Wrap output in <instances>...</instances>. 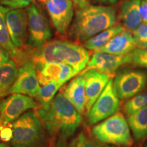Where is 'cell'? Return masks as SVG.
I'll return each mask as SVG.
<instances>
[{
  "mask_svg": "<svg viewBox=\"0 0 147 147\" xmlns=\"http://www.w3.org/2000/svg\"><path fill=\"white\" fill-rule=\"evenodd\" d=\"M132 34L137 42V47L140 45L147 44V23H140L134 30Z\"/></svg>",
  "mask_w": 147,
  "mask_h": 147,
  "instance_id": "obj_27",
  "label": "cell"
},
{
  "mask_svg": "<svg viewBox=\"0 0 147 147\" xmlns=\"http://www.w3.org/2000/svg\"><path fill=\"white\" fill-rule=\"evenodd\" d=\"M115 9L105 5H88L76 10L69 30L74 41L84 42L117 22Z\"/></svg>",
  "mask_w": 147,
  "mask_h": 147,
  "instance_id": "obj_3",
  "label": "cell"
},
{
  "mask_svg": "<svg viewBox=\"0 0 147 147\" xmlns=\"http://www.w3.org/2000/svg\"><path fill=\"white\" fill-rule=\"evenodd\" d=\"M13 147H47L45 128L37 113L26 112L12 124Z\"/></svg>",
  "mask_w": 147,
  "mask_h": 147,
  "instance_id": "obj_4",
  "label": "cell"
},
{
  "mask_svg": "<svg viewBox=\"0 0 147 147\" xmlns=\"http://www.w3.org/2000/svg\"><path fill=\"white\" fill-rule=\"evenodd\" d=\"M0 147H10V146L7 144H5V143H1V144H0Z\"/></svg>",
  "mask_w": 147,
  "mask_h": 147,
  "instance_id": "obj_35",
  "label": "cell"
},
{
  "mask_svg": "<svg viewBox=\"0 0 147 147\" xmlns=\"http://www.w3.org/2000/svg\"><path fill=\"white\" fill-rule=\"evenodd\" d=\"M137 48H139V49H142V50H144V51H146V52H147V44H144V45H138V47H137Z\"/></svg>",
  "mask_w": 147,
  "mask_h": 147,
  "instance_id": "obj_34",
  "label": "cell"
},
{
  "mask_svg": "<svg viewBox=\"0 0 147 147\" xmlns=\"http://www.w3.org/2000/svg\"><path fill=\"white\" fill-rule=\"evenodd\" d=\"M28 18V45L32 48L45 45L52 37L49 24L45 14L36 4L27 6Z\"/></svg>",
  "mask_w": 147,
  "mask_h": 147,
  "instance_id": "obj_9",
  "label": "cell"
},
{
  "mask_svg": "<svg viewBox=\"0 0 147 147\" xmlns=\"http://www.w3.org/2000/svg\"><path fill=\"white\" fill-rule=\"evenodd\" d=\"M18 69L14 61L9 60L0 67V98L7 96L17 77Z\"/></svg>",
  "mask_w": 147,
  "mask_h": 147,
  "instance_id": "obj_20",
  "label": "cell"
},
{
  "mask_svg": "<svg viewBox=\"0 0 147 147\" xmlns=\"http://www.w3.org/2000/svg\"><path fill=\"white\" fill-rule=\"evenodd\" d=\"M146 147H147V145H146Z\"/></svg>",
  "mask_w": 147,
  "mask_h": 147,
  "instance_id": "obj_37",
  "label": "cell"
},
{
  "mask_svg": "<svg viewBox=\"0 0 147 147\" xmlns=\"http://www.w3.org/2000/svg\"><path fill=\"white\" fill-rule=\"evenodd\" d=\"M100 142H97L81 132L71 141L69 147H113Z\"/></svg>",
  "mask_w": 147,
  "mask_h": 147,
  "instance_id": "obj_25",
  "label": "cell"
},
{
  "mask_svg": "<svg viewBox=\"0 0 147 147\" xmlns=\"http://www.w3.org/2000/svg\"><path fill=\"white\" fill-rule=\"evenodd\" d=\"M140 12L141 16L143 22L147 23V1L144 0L141 2L140 5Z\"/></svg>",
  "mask_w": 147,
  "mask_h": 147,
  "instance_id": "obj_31",
  "label": "cell"
},
{
  "mask_svg": "<svg viewBox=\"0 0 147 147\" xmlns=\"http://www.w3.org/2000/svg\"><path fill=\"white\" fill-rule=\"evenodd\" d=\"M123 30H124L123 27L121 25H116L110 27L84 42V47L88 50L96 51L105 46L113 37Z\"/></svg>",
  "mask_w": 147,
  "mask_h": 147,
  "instance_id": "obj_22",
  "label": "cell"
},
{
  "mask_svg": "<svg viewBox=\"0 0 147 147\" xmlns=\"http://www.w3.org/2000/svg\"><path fill=\"white\" fill-rule=\"evenodd\" d=\"M34 49L29 51V57L34 63H65L72 67L77 74L87 67L90 60L86 48L68 41L47 42Z\"/></svg>",
  "mask_w": 147,
  "mask_h": 147,
  "instance_id": "obj_2",
  "label": "cell"
},
{
  "mask_svg": "<svg viewBox=\"0 0 147 147\" xmlns=\"http://www.w3.org/2000/svg\"><path fill=\"white\" fill-rule=\"evenodd\" d=\"M141 0H125L122 3L119 17L127 30L133 31L142 23Z\"/></svg>",
  "mask_w": 147,
  "mask_h": 147,
  "instance_id": "obj_19",
  "label": "cell"
},
{
  "mask_svg": "<svg viewBox=\"0 0 147 147\" xmlns=\"http://www.w3.org/2000/svg\"><path fill=\"white\" fill-rule=\"evenodd\" d=\"M82 75L84 78L85 111L87 113L114 75L93 68L86 69Z\"/></svg>",
  "mask_w": 147,
  "mask_h": 147,
  "instance_id": "obj_12",
  "label": "cell"
},
{
  "mask_svg": "<svg viewBox=\"0 0 147 147\" xmlns=\"http://www.w3.org/2000/svg\"><path fill=\"white\" fill-rule=\"evenodd\" d=\"M9 10L8 8L0 5V46L10 53V57L14 59L15 63L23 65L29 59V57L18 51V48L11 40L5 21V15Z\"/></svg>",
  "mask_w": 147,
  "mask_h": 147,
  "instance_id": "obj_18",
  "label": "cell"
},
{
  "mask_svg": "<svg viewBox=\"0 0 147 147\" xmlns=\"http://www.w3.org/2000/svg\"><path fill=\"white\" fill-rule=\"evenodd\" d=\"M127 122L134 139L141 141L147 137V106L127 116Z\"/></svg>",
  "mask_w": 147,
  "mask_h": 147,
  "instance_id": "obj_21",
  "label": "cell"
},
{
  "mask_svg": "<svg viewBox=\"0 0 147 147\" xmlns=\"http://www.w3.org/2000/svg\"><path fill=\"white\" fill-rule=\"evenodd\" d=\"M72 2L79 7V8H83L89 5L90 0H71Z\"/></svg>",
  "mask_w": 147,
  "mask_h": 147,
  "instance_id": "obj_32",
  "label": "cell"
},
{
  "mask_svg": "<svg viewBox=\"0 0 147 147\" xmlns=\"http://www.w3.org/2000/svg\"><path fill=\"white\" fill-rule=\"evenodd\" d=\"M40 84L37 76V71L34 61L29 57L18 69L17 77L11 87V94L19 93L36 97L40 90Z\"/></svg>",
  "mask_w": 147,
  "mask_h": 147,
  "instance_id": "obj_10",
  "label": "cell"
},
{
  "mask_svg": "<svg viewBox=\"0 0 147 147\" xmlns=\"http://www.w3.org/2000/svg\"><path fill=\"white\" fill-rule=\"evenodd\" d=\"M119 0H93V2L100 3V4H104V5H110L113 4L118 1Z\"/></svg>",
  "mask_w": 147,
  "mask_h": 147,
  "instance_id": "obj_33",
  "label": "cell"
},
{
  "mask_svg": "<svg viewBox=\"0 0 147 147\" xmlns=\"http://www.w3.org/2000/svg\"><path fill=\"white\" fill-rule=\"evenodd\" d=\"M12 136H13V132L12 127H5L0 131V139L5 142L10 141Z\"/></svg>",
  "mask_w": 147,
  "mask_h": 147,
  "instance_id": "obj_29",
  "label": "cell"
},
{
  "mask_svg": "<svg viewBox=\"0 0 147 147\" xmlns=\"http://www.w3.org/2000/svg\"><path fill=\"white\" fill-rule=\"evenodd\" d=\"M34 0H0V4L7 8L16 9L29 6Z\"/></svg>",
  "mask_w": 147,
  "mask_h": 147,
  "instance_id": "obj_28",
  "label": "cell"
},
{
  "mask_svg": "<svg viewBox=\"0 0 147 147\" xmlns=\"http://www.w3.org/2000/svg\"><path fill=\"white\" fill-rule=\"evenodd\" d=\"M63 84L59 82L52 81L45 84L40 88V92L36 98L40 107L47 108L49 106L51 101L54 98L57 93Z\"/></svg>",
  "mask_w": 147,
  "mask_h": 147,
  "instance_id": "obj_23",
  "label": "cell"
},
{
  "mask_svg": "<svg viewBox=\"0 0 147 147\" xmlns=\"http://www.w3.org/2000/svg\"><path fill=\"white\" fill-rule=\"evenodd\" d=\"M130 64L147 68V52L139 48H136L131 52Z\"/></svg>",
  "mask_w": 147,
  "mask_h": 147,
  "instance_id": "obj_26",
  "label": "cell"
},
{
  "mask_svg": "<svg viewBox=\"0 0 147 147\" xmlns=\"http://www.w3.org/2000/svg\"><path fill=\"white\" fill-rule=\"evenodd\" d=\"M5 21L12 42L18 49L23 47L27 38V11L21 8L9 10L5 15Z\"/></svg>",
  "mask_w": 147,
  "mask_h": 147,
  "instance_id": "obj_14",
  "label": "cell"
},
{
  "mask_svg": "<svg viewBox=\"0 0 147 147\" xmlns=\"http://www.w3.org/2000/svg\"><path fill=\"white\" fill-rule=\"evenodd\" d=\"M131 53L124 55H116L95 51L89 60L86 69L93 68L102 72L114 75L119 67L130 64Z\"/></svg>",
  "mask_w": 147,
  "mask_h": 147,
  "instance_id": "obj_15",
  "label": "cell"
},
{
  "mask_svg": "<svg viewBox=\"0 0 147 147\" xmlns=\"http://www.w3.org/2000/svg\"><path fill=\"white\" fill-rule=\"evenodd\" d=\"M1 102H0V106H1Z\"/></svg>",
  "mask_w": 147,
  "mask_h": 147,
  "instance_id": "obj_36",
  "label": "cell"
},
{
  "mask_svg": "<svg viewBox=\"0 0 147 147\" xmlns=\"http://www.w3.org/2000/svg\"><path fill=\"white\" fill-rule=\"evenodd\" d=\"M137 48V42L133 34L129 30L122 32L113 37L104 47L96 51L116 55H124L131 53Z\"/></svg>",
  "mask_w": 147,
  "mask_h": 147,
  "instance_id": "obj_16",
  "label": "cell"
},
{
  "mask_svg": "<svg viewBox=\"0 0 147 147\" xmlns=\"http://www.w3.org/2000/svg\"><path fill=\"white\" fill-rule=\"evenodd\" d=\"M147 84V74L140 70H124L117 74L113 87L121 100H127L139 94Z\"/></svg>",
  "mask_w": 147,
  "mask_h": 147,
  "instance_id": "obj_7",
  "label": "cell"
},
{
  "mask_svg": "<svg viewBox=\"0 0 147 147\" xmlns=\"http://www.w3.org/2000/svg\"><path fill=\"white\" fill-rule=\"evenodd\" d=\"M10 53L1 46H0V67L10 60Z\"/></svg>",
  "mask_w": 147,
  "mask_h": 147,
  "instance_id": "obj_30",
  "label": "cell"
},
{
  "mask_svg": "<svg viewBox=\"0 0 147 147\" xmlns=\"http://www.w3.org/2000/svg\"><path fill=\"white\" fill-rule=\"evenodd\" d=\"M120 101L113 87L111 79L87 113V119L91 125H95L111 117L119 111Z\"/></svg>",
  "mask_w": 147,
  "mask_h": 147,
  "instance_id": "obj_6",
  "label": "cell"
},
{
  "mask_svg": "<svg viewBox=\"0 0 147 147\" xmlns=\"http://www.w3.org/2000/svg\"><path fill=\"white\" fill-rule=\"evenodd\" d=\"M40 84L45 85L55 81L63 84L77 74L70 65L65 63H34Z\"/></svg>",
  "mask_w": 147,
  "mask_h": 147,
  "instance_id": "obj_13",
  "label": "cell"
},
{
  "mask_svg": "<svg viewBox=\"0 0 147 147\" xmlns=\"http://www.w3.org/2000/svg\"><path fill=\"white\" fill-rule=\"evenodd\" d=\"M92 134L99 142L104 144L121 147L133 144L127 121L119 112L97 123L92 129Z\"/></svg>",
  "mask_w": 147,
  "mask_h": 147,
  "instance_id": "obj_5",
  "label": "cell"
},
{
  "mask_svg": "<svg viewBox=\"0 0 147 147\" xmlns=\"http://www.w3.org/2000/svg\"><path fill=\"white\" fill-rule=\"evenodd\" d=\"M38 103L32 97L14 93L1 103L0 131L8 124L13 123L28 110L38 108Z\"/></svg>",
  "mask_w": 147,
  "mask_h": 147,
  "instance_id": "obj_8",
  "label": "cell"
},
{
  "mask_svg": "<svg viewBox=\"0 0 147 147\" xmlns=\"http://www.w3.org/2000/svg\"><path fill=\"white\" fill-rule=\"evenodd\" d=\"M62 93L81 115L85 110V89L82 75L74 77L62 90Z\"/></svg>",
  "mask_w": 147,
  "mask_h": 147,
  "instance_id": "obj_17",
  "label": "cell"
},
{
  "mask_svg": "<svg viewBox=\"0 0 147 147\" xmlns=\"http://www.w3.org/2000/svg\"><path fill=\"white\" fill-rule=\"evenodd\" d=\"M146 1H147V0H146Z\"/></svg>",
  "mask_w": 147,
  "mask_h": 147,
  "instance_id": "obj_38",
  "label": "cell"
},
{
  "mask_svg": "<svg viewBox=\"0 0 147 147\" xmlns=\"http://www.w3.org/2000/svg\"><path fill=\"white\" fill-rule=\"evenodd\" d=\"M55 29L65 35L73 21V2L71 0H43Z\"/></svg>",
  "mask_w": 147,
  "mask_h": 147,
  "instance_id": "obj_11",
  "label": "cell"
},
{
  "mask_svg": "<svg viewBox=\"0 0 147 147\" xmlns=\"http://www.w3.org/2000/svg\"><path fill=\"white\" fill-rule=\"evenodd\" d=\"M36 113L51 138L57 139V147H65L82 122L81 115L61 92L47 108H37Z\"/></svg>",
  "mask_w": 147,
  "mask_h": 147,
  "instance_id": "obj_1",
  "label": "cell"
},
{
  "mask_svg": "<svg viewBox=\"0 0 147 147\" xmlns=\"http://www.w3.org/2000/svg\"><path fill=\"white\" fill-rule=\"evenodd\" d=\"M146 106H147V92L139 93L127 101L124 104L123 110L127 116H129Z\"/></svg>",
  "mask_w": 147,
  "mask_h": 147,
  "instance_id": "obj_24",
  "label": "cell"
}]
</instances>
